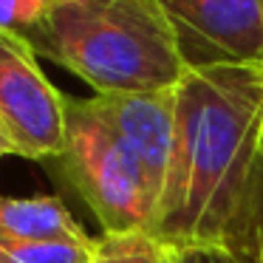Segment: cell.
<instances>
[{
	"label": "cell",
	"mask_w": 263,
	"mask_h": 263,
	"mask_svg": "<svg viewBox=\"0 0 263 263\" xmlns=\"http://www.w3.org/2000/svg\"><path fill=\"white\" fill-rule=\"evenodd\" d=\"M260 136L263 65H193L176 88V147L150 232L249 260Z\"/></svg>",
	"instance_id": "obj_1"
},
{
	"label": "cell",
	"mask_w": 263,
	"mask_h": 263,
	"mask_svg": "<svg viewBox=\"0 0 263 263\" xmlns=\"http://www.w3.org/2000/svg\"><path fill=\"white\" fill-rule=\"evenodd\" d=\"M26 40L97 97L173 91L193 68L159 0H51Z\"/></svg>",
	"instance_id": "obj_2"
},
{
	"label": "cell",
	"mask_w": 263,
	"mask_h": 263,
	"mask_svg": "<svg viewBox=\"0 0 263 263\" xmlns=\"http://www.w3.org/2000/svg\"><path fill=\"white\" fill-rule=\"evenodd\" d=\"M48 164L54 176L93 212L102 235L153 229L156 204L142 170L122 139L93 110L91 99L68 97L65 147Z\"/></svg>",
	"instance_id": "obj_3"
},
{
	"label": "cell",
	"mask_w": 263,
	"mask_h": 263,
	"mask_svg": "<svg viewBox=\"0 0 263 263\" xmlns=\"http://www.w3.org/2000/svg\"><path fill=\"white\" fill-rule=\"evenodd\" d=\"M0 119L23 159L51 161L65 147L68 97L43 74L26 37L0 31Z\"/></svg>",
	"instance_id": "obj_4"
},
{
	"label": "cell",
	"mask_w": 263,
	"mask_h": 263,
	"mask_svg": "<svg viewBox=\"0 0 263 263\" xmlns=\"http://www.w3.org/2000/svg\"><path fill=\"white\" fill-rule=\"evenodd\" d=\"M190 63L263 65L260 0H159Z\"/></svg>",
	"instance_id": "obj_5"
},
{
	"label": "cell",
	"mask_w": 263,
	"mask_h": 263,
	"mask_svg": "<svg viewBox=\"0 0 263 263\" xmlns=\"http://www.w3.org/2000/svg\"><path fill=\"white\" fill-rule=\"evenodd\" d=\"M91 105L133 156L159 210L176 147V88L156 93H93Z\"/></svg>",
	"instance_id": "obj_6"
},
{
	"label": "cell",
	"mask_w": 263,
	"mask_h": 263,
	"mask_svg": "<svg viewBox=\"0 0 263 263\" xmlns=\"http://www.w3.org/2000/svg\"><path fill=\"white\" fill-rule=\"evenodd\" d=\"M0 238L31 243H93V238L57 195H0Z\"/></svg>",
	"instance_id": "obj_7"
},
{
	"label": "cell",
	"mask_w": 263,
	"mask_h": 263,
	"mask_svg": "<svg viewBox=\"0 0 263 263\" xmlns=\"http://www.w3.org/2000/svg\"><path fill=\"white\" fill-rule=\"evenodd\" d=\"M93 263H178V252L150 229H133L93 240Z\"/></svg>",
	"instance_id": "obj_8"
},
{
	"label": "cell",
	"mask_w": 263,
	"mask_h": 263,
	"mask_svg": "<svg viewBox=\"0 0 263 263\" xmlns=\"http://www.w3.org/2000/svg\"><path fill=\"white\" fill-rule=\"evenodd\" d=\"M0 263H93V243H31L0 238Z\"/></svg>",
	"instance_id": "obj_9"
},
{
	"label": "cell",
	"mask_w": 263,
	"mask_h": 263,
	"mask_svg": "<svg viewBox=\"0 0 263 263\" xmlns=\"http://www.w3.org/2000/svg\"><path fill=\"white\" fill-rule=\"evenodd\" d=\"M51 0H0V31L29 37L43 23Z\"/></svg>",
	"instance_id": "obj_10"
},
{
	"label": "cell",
	"mask_w": 263,
	"mask_h": 263,
	"mask_svg": "<svg viewBox=\"0 0 263 263\" xmlns=\"http://www.w3.org/2000/svg\"><path fill=\"white\" fill-rule=\"evenodd\" d=\"M176 252H178V263H249L227 246L198 243V246H176Z\"/></svg>",
	"instance_id": "obj_11"
},
{
	"label": "cell",
	"mask_w": 263,
	"mask_h": 263,
	"mask_svg": "<svg viewBox=\"0 0 263 263\" xmlns=\"http://www.w3.org/2000/svg\"><path fill=\"white\" fill-rule=\"evenodd\" d=\"M249 263H263V218H257L252 223V252Z\"/></svg>",
	"instance_id": "obj_12"
},
{
	"label": "cell",
	"mask_w": 263,
	"mask_h": 263,
	"mask_svg": "<svg viewBox=\"0 0 263 263\" xmlns=\"http://www.w3.org/2000/svg\"><path fill=\"white\" fill-rule=\"evenodd\" d=\"M263 218V159L257 164V176H255V201H252V223Z\"/></svg>",
	"instance_id": "obj_13"
},
{
	"label": "cell",
	"mask_w": 263,
	"mask_h": 263,
	"mask_svg": "<svg viewBox=\"0 0 263 263\" xmlns=\"http://www.w3.org/2000/svg\"><path fill=\"white\" fill-rule=\"evenodd\" d=\"M6 156H20V150H17V144H14L9 127L3 125V119H0V159H6Z\"/></svg>",
	"instance_id": "obj_14"
},
{
	"label": "cell",
	"mask_w": 263,
	"mask_h": 263,
	"mask_svg": "<svg viewBox=\"0 0 263 263\" xmlns=\"http://www.w3.org/2000/svg\"><path fill=\"white\" fill-rule=\"evenodd\" d=\"M260 159H263V136H260Z\"/></svg>",
	"instance_id": "obj_15"
},
{
	"label": "cell",
	"mask_w": 263,
	"mask_h": 263,
	"mask_svg": "<svg viewBox=\"0 0 263 263\" xmlns=\"http://www.w3.org/2000/svg\"><path fill=\"white\" fill-rule=\"evenodd\" d=\"M260 3H263V0H260Z\"/></svg>",
	"instance_id": "obj_16"
}]
</instances>
